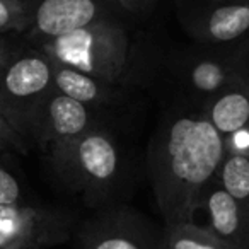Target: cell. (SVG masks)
I'll list each match as a JSON object with an SVG mask.
<instances>
[{
	"label": "cell",
	"mask_w": 249,
	"mask_h": 249,
	"mask_svg": "<svg viewBox=\"0 0 249 249\" xmlns=\"http://www.w3.org/2000/svg\"><path fill=\"white\" fill-rule=\"evenodd\" d=\"M224 156V137L205 116L181 114L160 124L149 147V171L167 225L193 220Z\"/></svg>",
	"instance_id": "obj_1"
},
{
	"label": "cell",
	"mask_w": 249,
	"mask_h": 249,
	"mask_svg": "<svg viewBox=\"0 0 249 249\" xmlns=\"http://www.w3.org/2000/svg\"><path fill=\"white\" fill-rule=\"evenodd\" d=\"M45 55L114 86L128 65L130 38L121 24L101 18L70 35L48 39Z\"/></svg>",
	"instance_id": "obj_2"
},
{
	"label": "cell",
	"mask_w": 249,
	"mask_h": 249,
	"mask_svg": "<svg viewBox=\"0 0 249 249\" xmlns=\"http://www.w3.org/2000/svg\"><path fill=\"white\" fill-rule=\"evenodd\" d=\"M31 124L52 157L94 128L90 107L53 87L31 111Z\"/></svg>",
	"instance_id": "obj_3"
},
{
	"label": "cell",
	"mask_w": 249,
	"mask_h": 249,
	"mask_svg": "<svg viewBox=\"0 0 249 249\" xmlns=\"http://www.w3.org/2000/svg\"><path fill=\"white\" fill-rule=\"evenodd\" d=\"M53 159L63 173L79 178L84 184L90 186L109 183L120 166L114 140L97 128H90Z\"/></svg>",
	"instance_id": "obj_4"
},
{
	"label": "cell",
	"mask_w": 249,
	"mask_h": 249,
	"mask_svg": "<svg viewBox=\"0 0 249 249\" xmlns=\"http://www.w3.org/2000/svg\"><path fill=\"white\" fill-rule=\"evenodd\" d=\"M53 89V62L45 53H28L16 60H5L0 67V103L12 120L14 104L35 106Z\"/></svg>",
	"instance_id": "obj_5"
},
{
	"label": "cell",
	"mask_w": 249,
	"mask_h": 249,
	"mask_svg": "<svg viewBox=\"0 0 249 249\" xmlns=\"http://www.w3.org/2000/svg\"><path fill=\"white\" fill-rule=\"evenodd\" d=\"M65 235V222L58 215L19 203L0 207V249H39Z\"/></svg>",
	"instance_id": "obj_6"
},
{
	"label": "cell",
	"mask_w": 249,
	"mask_h": 249,
	"mask_svg": "<svg viewBox=\"0 0 249 249\" xmlns=\"http://www.w3.org/2000/svg\"><path fill=\"white\" fill-rule=\"evenodd\" d=\"M200 208L207 212L208 231L234 249H249V208L232 198L217 181L203 191Z\"/></svg>",
	"instance_id": "obj_7"
},
{
	"label": "cell",
	"mask_w": 249,
	"mask_h": 249,
	"mask_svg": "<svg viewBox=\"0 0 249 249\" xmlns=\"http://www.w3.org/2000/svg\"><path fill=\"white\" fill-rule=\"evenodd\" d=\"M97 0H41L35 12L36 31L46 39L60 38L101 19Z\"/></svg>",
	"instance_id": "obj_8"
},
{
	"label": "cell",
	"mask_w": 249,
	"mask_h": 249,
	"mask_svg": "<svg viewBox=\"0 0 249 249\" xmlns=\"http://www.w3.org/2000/svg\"><path fill=\"white\" fill-rule=\"evenodd\" d=\"M188 82L196 92L212 97L249 77V55L246 52L196 60L188 69Z\"/></svg>",
	"instance_id": "obj_9"
},
{
	"label": "cell",
	"mask_w": 249,
	"mask_h": 249,
	"mask_svg": "<svg viewBox=\"0 0 249 249\" xmlns=\"http://www.w3.org/2000/svg\"><path fill=\"white\" fill-rule=\"evenodd\" d=\"M203 116L222 137L249 128V77L208 97Z\"/></svg>",
	"instance_id": "obj_10"
},
{
	"label": "cell",
	"mask_w": 249,
	"mask_h": 249,
	"mask_svg": "<svg viewBox=\"0 0 249 249\" xmlns=\"http://www.w3.org/2000/svg\"><path fill=\"white\" fill-rule=\"evenodd\" d=\"M249 31V0H231L207 14L198 28L203 39L212 43H231Z\"/></svg>",
	"instance_id": "obj_11"
},
{
	"label": "cell",
	"mask_w": 249,
	"mask_h": 249,
	"mask_svg": "<svg viewBox=\"0 0 249 249\" xmlns=\"http://www.w3.org/2000/svg\"><path fill=\"white\" fill-rule=\"evenodd\" d=\"M53 62V60H52ZM53 87L58 92L86 104V106H101L111 101L113 86L103 80L90 77L75 69L53 62Z\"/></svg>",
	"instance_id": "obj_12"
},
{
	"label": "cell",
	"mask_w": 249,
	"mask_h": 249,
	"mask_svg": "<svg viewBox=\"0 0 249 249\" xmlns=\"http://www.w3.org/2000/svg\"><path fill=\"white\" fill-rule=\"evenodd\" d=\"M160 249H234L215 237L207 227L193 222L167 225Z\"/></svg>",
	"instance_id": "obj_13"
},
{
	"label": "cell",
	"mask_w": 249,
	"mask_h": 249,
	"mask_svg": "<svg viewBox=\"0 0 249 249\" xmlns=\"http://www.w3.org/2000/svg\"><path fill=\"white\" fill-rule=\"evenodd\" d=\"M215 181L232 198L249 208V156L225 152Z\"/></svg>",
	"instance_id": "obj_14"
},
{
	"label": "cell",
	"mask_w": 249,
	"mask_h": 249,
	"mask_svg": "<svg viewBox=\"0 0 249 249\" xmlns=\"http://www.w3.org/2000/svg\"><path fill=\"white\" fill-rule=\"evenodd\" d=\"M28 22L22 0H0V31L22 29Z\"/></svg>",
	"instance_id": "obj_15"
},
{
	"label": "cell",
	"mask_w": 249,
	"mask_h": 249,
	"mask_svg": "<svg viewBox=\"0 0 249 249\" xmlns=\"http://www.w3.org/2000/svg\"><path fill=\"white\" fill-rule=\"evenodd\" d=\"M87 249H145L137 239L121 232H106L97 235Z\"/></svg>",
	"instance_id": "obj_16"
},
{
	"label": "cell",
	"mask_w": 249,
	"mask_h": 249,
	"mask_svg": "<svg viewBox=\"0 0 249 249\" xmlns=\"http://www.w3.org/2000/svg\"><path fill=\"white\" fill-rule=\"evenodd\" d=\"M21 200V186L7 169L0 166V207L16 205Z\"/></svg>",
	"instance_id": "obj_17"
},
{
	"label": "cell",
	"mask_w": 249,
	"mask_h": 249,
	"mask_svg": "<svg viewBox=\"0 0 249 249\" xmlns=\"http://www.w3.org/2000/svg\"><path fill=\"white\" fill-rule=\"evenodd\" d=\"M0 142L22 149L21 135H19L16 124L12 123L11 116H9L7 109H5L2 103H0Z\"/></svg>",
	"instance_id": "obj_18"
},
{
	"label": "cell",
	"mask_w": 249,
	"mask_h": 249,
	"mask_svg": "<svg viewBox=\"0 0 249 249\" xmlns=\"http://www.w3.org/2000/svg\"><path fill=\"white\" fill-rule=\"evenodd\" d=\"M152 2L154 0H118V4L123 9H126V11H142Z\"/></svg>",
	"instance_id": "obj_19"
},
{
	"label": "cell",
	"mask_w": 249,
	"mask_h": 249,
	"mask_svg": "<svg viewBox=\"0 0 249 249\" xmlns=\"http://www.w3.org/2000/svg\"><path fill=\"white\" fill-rule=\"evenodd\" d=\"M5 62V53H4V46H2V41H0V67L4 65Z\"/></svg>",
	"instance_id": "obj_20"
},
{
	"label": "cell",
	"mask_w": 249,
	"mask_h": 249,
	"mask_svg": "<svg viewBox=\"0 0 249 249\" xmlns=\"http://www.w3.org/2000/svg\"><path fill=\"white\" fill-rule=\"evenodd\" d=\"M217 2H231V0H217Z\"/></svg>",
	"instance_id": "obj_21"
}]
</instances>
